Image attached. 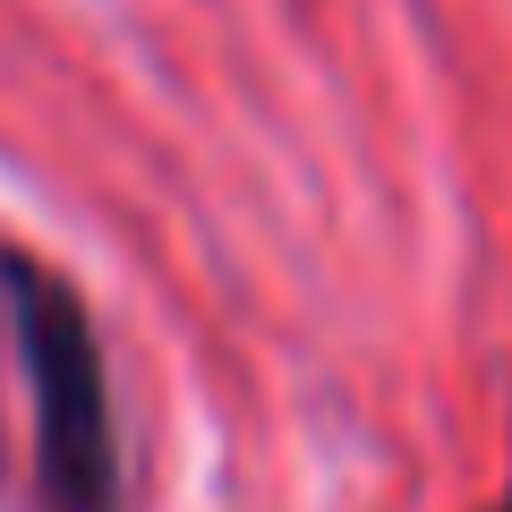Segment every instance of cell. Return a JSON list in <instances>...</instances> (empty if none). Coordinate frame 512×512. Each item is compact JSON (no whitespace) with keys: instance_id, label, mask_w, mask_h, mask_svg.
<instances>
[{"instance_id":"obj_1","label":"cell","mask_w":512,"mask_h":512,"mask_svg":"<svg viewBox=\"0 0 512 512\" xmlns=\"http://www.w3.org/2000/svg\"><path fill=\"white\" fill-rule=\"evenodd\" d=\"M0 299L18 325L26 393H35V504L43 512H120V419L94 308L43 256L0 248Z\"/></svg>"},{"instance_id":"obj_2","label":"cell","mask_w":512,"mask_h":512,"mask_svg":"<svg viewBox=\"0 0 512 512\" xmlns=\"http://www.w3.org/2000/svg\"><path fill=\"white\" fill-rule=\"evenodd\" d=\"M487 512H512V495H504V504H487Z\"/></svg>"}]
</instances>
